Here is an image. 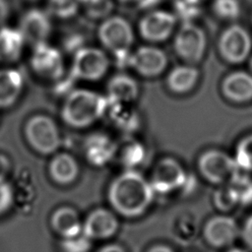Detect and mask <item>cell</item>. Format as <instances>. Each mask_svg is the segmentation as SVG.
I'll return each mask as SVG.
<instances>
[{
	"mask_svg": "<svg viewBox=\"0 0 252 252\" xmlns=\"http://www.w3.org/2000/svg\"><path fill=\"white\" fill-rule=\"evenodd\" d=\"M106 196L111 210L118 216L138 219L149 211L156 193L142 173L125 169L110 182Z\"/></svg>",
	"mask_w": 252,
	"mask_h": 252,
	"instance_id": "1",
	"label": "cell"
},
{
	"mask_svg": "<svg viewBox=\"0 0 252 252\" xmlns=\"http://www.w3.org/2000/svg\"><path fill=\"white\" fill-rule=\"evenodd\" d=\"M108 99L94 91L75 89L70 91L61 107V117L70 127L87 128L106 114Z\"/></svg>",
	"mask_w": 252,
	"mask_h": 252,
	"instance_id": "2",
	"label": "cell"
},
{
	"mask_svg": "<svg viewBox=\"0 0 252 252\" xmlns=\"http://www.w3.org/2000/svg\"><path fill=\"white\" fill-rule=\"evenodd\" d=\"M25 138L30 147L40 155H51L61 145L56 122L45 114H35L28 119L24 127Z\"/></svg>",
	"mask_w": 252,
	"mask_h": 252,
	"instance_id": "3",
	"label": "cell"
},
{
	"mask_svg": "<svg viewBox=\"0 0 252 252\" xmlns=\"http://www.w3.org/2000/svg\"><path fill=\"white\" fill-rule=\"evenodd\" d=\"M97 37L102 46L117 57L126 56L135 39L132 26L121 16L103 19L97 30Z\"/></svg>",
	"mask_w": 252,
	"mask_h": 252,
	"instance_id": "4",
	"label": "cell"
},
{
	"mask_svg": "<svg viewBox=\"0 0 252 252\" xmlns=\"http://www.w3.org/2000/svg\"><path fill=\"white\" fill-rule=\"evenodd\" d=\"M109 65V58L102 49L84 46L74 54L70 75L76 80L97 81L104 77Z\"/></svg>",
	"mask_w": 252,
	"mask_h": 252,
	"instance_id": "5",
	"label": "cell"
},
{
	"mask_svg": "<svg viewBox=\"0 0 252 252\" xmlns=\"http://www.w3.org/2000/svg\"><path fill=\"white\" fill-rule=\"evenodd\" d=\"M202 177L216 185L227 184L240 170L234 158L220 150H208L198 159Z\"/></svg>",
	"mask_w": 252,
	"mask_h": 252,
	"instance_id": "6",
	"label": "cell"
},
{
	"mask_svg": "<svg viewBox=\"0 0 252 252\" xmlns=\"http://www.w3.org/2000/svg\"><path fill=\"white\" fill-rule=\"evenodd\" d=\"M206 47V33L197 25L183 23L176 32L173 48L175 53L187 64L199 63L204 57Z\"/></svg>",
	"mask_w": 252,
	"mask_h": 252,
	"instance_id": "7",
	"label": "cell"
},
{
	"mask_svg": "<svg viewBox=\"0 0 252 252\" xmlns=\"http://www.w3.org/2000/svg\"><path fill=\"white\" fill-rule=\"evenodd\" d=\"M149 180L156 194L166 195L183 189L187 182V174L178 160L163 158L156 163Z\"/></svg>",
	"mask_w": 252,
	"mask_h": 252,
	"instance_id": "8",
	"label": "cell"
},
{
	"mask_svg": "<svg viewBox=\"0 0 252 252\" xmlns=\"http://www.w3.org/2000/svg\"><path fill=\"white\" fill-rule=\"evenodd\" d=\"M202 235L209 246L227 249L239 238L240 226L232 217L220 214L207 220L202 228Z\"/></svg>",
	"mask_w": 252,
	"mask_h": 252,
	"instance_id": "9",
	"label": "cell"
},
{
	"mask_svg": "<svg viewBox=\"0 0 252 252\" xmlns=\"http://www.w3.org/2000/svg\"><path fill=\"white\" fill-rule=\"evenodd\" d=\"M30 65L36 76L45 80H60L65 73V63L62 52L48 42L32 47Z\"/></svg>",
	"mask_w": 252,
	"mask_h": 252,
	"instance_id": "10",
	"label": "cell"
},
{
	"mask_svg": "<svg viewBox=\"0 0 252 252\" xmlns=\"http://www.w3.org/2000/svg\"><path fill=\"white\" fill-rule=\"evenodd\" d=\"M218 48L223 60L230 64H240L250 55L251 36L243 27L232 25L220 34Z\"/></svg>",
	"mask_w": 252,
	"mask_h": 252,
	"instance_id": "11",
	"label": "cell"
},
{
	"mask_svg": "<svg viewBox=\"0 0 252 252\" xmlns=\"http://www.w3.org/2000/svg\"><path fill=\"white\" fill-rule=\"evenodd\" d=\"M119 225L118 215L111 209L95 208L83 220V232L92 241H105L117 233Z\"/></svg>",
	"mask_w": 252,
	"mask_h": 252,
	"instance_id": "12",
	"label": "cell"
},
{
	"mask_svg": "<svg viewBox=\"0 0 252 252\" xmlns=\"http://www.w3.org/2000/svg\"><path fill=\"white\" fill-rule=\"evenodd\" d=\"M18 29L26 43L32 47L48 42L47 40L52 32L50 15L41 9H30L22 15Z\"/></svg>",
	"mask_w": 252,
	"mask_h": 252,
	"instance_id": "13",
	"label": "cell"
},
{
	"mask_svg": "<svg viewBox=\"0 0 252 252\" xmlns=\"http://www.w3.org/2000/svg\"><path fill=\"white\" fill-rule=\"evenodd\" d=\"M129 65L139 75L155 78L161 75L167 65L166 53L155 45H142L130 54Z\"/></svg>",
	"mask_w": 252,
	"mask_h": 252,
	"instance_id": "14",
	"label": "cell"
},
{
	"mask_svg": "<svg viewBox=\"0 0 252 252\" xmlns=\"http://www.w3.org/2000/svg\"><path fill=\"white\" fill-rule=\"evenodd\" d=\"M177 19L174 14L163 10L148 12L139 22V32L142 38L158 43L166 40L176 27Z\"/></svg>",
	"mask_w": 252,
	"mask_h": 252,
	"instance_id": "15",
	"label": "cell"
},
{
	"mask_svg": "<svg viewBox=\"0 0 252 252\" xmlns=\"http://www.w3.org/2000/svg\"><path fill=\"white\" fill-rule=\"evenodd\" d=\"M117 144L103 132L90 134L83 145L86 159L94 166L100 167L110 162L116 156Z\"/></svg>",
	"mask_w": 252,
	"mask_h": 252,
	"instance_id": "16",
	"label": "cell"
},
{
	"mask_svg": "<svg viewBox=\"0 0 252 252\" xmlns=\"http://www.w3.org/2000/svg\"><path fill=\"white\" fill-rule=\"evenodd\" d=\"M49 225L60 239L73 237L83 232V220L80 214L69 206L55 209L50 215Z\"/></svg>",
	"mask_w": 252,
	"mask_h": 252,
	"instance_id": "17",
	"label": "cell"
},
{
	"mask_svg": "<svg viewBox=\"0 0 252 252\" xmlns=\"http://www.w3.org/2000/svg\"><path fill=\"white\" fill-rule=\"evenodd\" d=\"M25 79L22 72L16 68H0V109L12 107L21 97Z\"/></svg>",
	"mask_w": 252,
	"mask_h": 252,
	"instance_id": "18",
	"label": "cell"
},
{
	"mask_svg": "<svg viewBox=\"0 0 252 252\" xmlns=\"http://www.w3.org/2000/svg\"><path fill=\"white\" fill-rule=\"evenodd\" d=\"M221 93L232 102L242 103L252 100V75L244 71L228 74L222 80Z\"/></svg>",
	"mask_w": 252,
	"mask_h": 252,
	"instance_id": "19",
	"label": "cell"
},
{
	"mask_svg": "<svg viewBox=\"0 0 252 252\" xmlns=\"http://www.w3.org/2000/svg\"><path fill=\"white\" fill-rule=\"evenodd\" d=\"M80 167L77 159L69 153L55 154L48 164L51 180L61 186H68L76 181Z\"/></svg>",
	"mask_w": 252,
	"mask_h": 252,
	"instance_id": "20",
	"label": "cell"
},
{
	"mask_svg": "<svg viewBox=\"0 0 252 252\" xmlns=\"http://www.w3.org/2000/svg\"><path fill=\"white\" fill-rule=\"evenodd\" d=\"M139 95V85L137 81L127 74H116L112 76L106 85V97L109 102L128 104Z\"/></svg>",
	"mask_w": 252,
	"mask_h": 252,
	"instance_id": "21",
	"label": "cell"
},
{
	"mask_svg": "<svg viewBox=\"0 0 252 252\" xmlns=\"http://www.w3.org/2000/svg\"><path fill=\"white\" fill-rule=\"evenodd\" d=\"M24 36L18 28L9 26L0 27V63L13 64L17 62L26 45Z\"/></svg>",
	"mask_w": 252,
	"mask_h": 252,
	"instance_id": "22",
	"label": "cell"
},
{
	"mask_svg": "<svg viewBox=\"0 0 252 252\" xmlns=\"http://www.w3.org/2000/svg\"><path fill=\"white\" fill-rule=\"evenodd\" d=\"M199 76V70L194 65H179L168 72L165 84L171 93L175 94H185L195 88Z\"/></svg>",
	"mask_w": 252,
	"mask_h": 252,
	"instance_id": "23",
	"label": "cell"
},
{
	"mask_svg": "<svg viewBox=\"0 0 252 252\" xmlns=\"http://www.w3.org/2000/svg\"><path fill=\"white\" fill-rule=\"evenodd\" d=\"M106 114L109 115L113 125L120 131L131 133L139 127L140 119L138 113L128 107L127 104L109 102Z\"/></svg>",
	"mask_w": 252,
	"mask_h": 252,
	"instance_id": "24",
	"label": "cell"
},
{
	"mask_svg": "<svg viewBox=\"0 0 252 252\" xmlns=\"http://www.w3.org/2000/svg\"><path fill=\"white\" fill-rule=\"evenodd\" d=\"M146 156L145 147L138 141L128 139L124 141L120 146L117 145L116 156L119 162L125 167V169H135Z\"/></svg>",
	"mask_w": 252,
	"mask_h": 252,
	"instance_id": "25",
	"label": "cell"
},
{
	"mask_svg": "<svg viewBox=\"0 0 252 252\" xmlns=\"http://www.w3.org/2000/svg\"><path fill=\"white\" fill-rule=\"evenodd\" d=\"M225 185L232 193L237 205H252V178H250L248 175L239 171Z\"/></svg>",
	"mask_w": 252,
	"mask_h": 252,
	"instance_id": "26",
	"label": "cell"
},
{
	"mask_svg": "<svg viewBox=\"0 0 252 252\" xmlns=\"http://www.w3.org/2000/svg\"><path fill=\"white\" fill-rule=\"evenodd\" d=\"M80 7V0H47L48 14L61 20L74 17Z\"/></svg>",
	"mask_w": 252,
	"mask_h": 252,
	"instance_id": "27",
	"label": "cell"
},
{
	"mask_svg": "<svg viewBox=\"0 0 252 252\" xmlns=\"http://www.w3.org/2000/svg\"><path fill=\"white\" fill-rule=\"evenodd\" d=\"M234 159L243 171H252V134L242 138L235 149Z\"/></svg>",
	"mask_w": 252,
	"mask_h": 252,
	"instance_id": "28",
	"label": "cell"
},
{
	"mask_svg": "<svg viewBox=\"0 0 252 252\" xmlns=\"http://www.w3.org/2000/svg\"><path fill=\"white\" fill-rule=\"evenodd\" d=\"M86 14L92 19L103 20L110 16L113 9L112 0H80Z\"/></svg>",
	"mask_w": 252,
	"mask_h": 252,
	"instance_id": "29",
	"label": "cell"
},
{
	"mask_svg": "<svg viewBox=\"0 0 252 252\" xmlns=\"http://www.w3.org/2000/svg\"><path fill=\"white\" fill-rule=\"evenodd\" d=\"M93 241L84 233L69 238L59 239L60 252H90Z\"/></svg>",
	"mask_w": 252,
	"mask_h": 252,
	"instance_id": "30",
	"label": "cell"
},
{
	"mask_svg": "<svg viewBox=\"0 0 252 252\" xmlns=\"http://www.w3.org/2000/svg\"><path fill=\"white\" fill-rule=\"evenodd\" d=\"M214 13L222 20H235L240 15V4L238 0H214Z\"/></svg>",
	"mask_w": 252,
	"mask_h": 252,
	"instance_id": "31",
	"label": "cell"
},
{
	"mask_svg": "<svg viewBox=\"0 0 252 252\" xmlns=\"http://www.w3.org/2000/svg\"><path fill=\"white\" fill-rule=\"evenodd\" d=\"M213 203L221 214L228 213L236 206H238L235 198L226 185L220 187L215 191L213 196Z\"/></svg>",
	"mask_w": 252,
	"mask_h": 252,
	"instance_id": "32",
	"label": "cell"
},
{
	"mask_svg": "<svg viewBox=\"0 0 252 252\" xmlns=\"http://www.w3.org/2000/svg\"><path fill=\"white\" fill-rule=\"evenodd\" d=\"M175 9L177 14L174 16L177 20H182L183 23H192V20L195 19L199 14V5L191 3L187 0H179L176 2Z\"/></svg>",
	"mask_w": 252,
	"mask_h": 252,
	"instance_id": "33",
	"label": "cell"
},
{
	"mask_svg": "<svg viewBox=\"0 0 252 252\" xmlns=\"http://www.w3.org/2000/svg\"><path fill=\"white\" fill-rule=\"evenodd\" d=\"M15 193L13 186L7 181L0 182V217L6 215L13 207Z\"/></svg>",
	"mask_w": 252,
	"mask_h": 252,
	"instance_id": "34",
	"label": "cell"
},
{
	"mask_svg": "<svg viewBox=\"0 0 252 252\" xmlns=\"http://www.w3.org/2000/svg\"><path fill=\"white\" fill-rule=\"evenodd\" d=\"M239 238L243 242L245 248L252 252V214L246 218L240 226Z\"/></svg>",
	"mask_w": 252,
	"mask_h": 252,
	"instance_id": "35",
	"label": "cell"
},
{
	"mask_svg": "<svg viewBox=\"0 0 252 252\" xmlns=\"http://www.w3.org/2000/svg\"><path fill=\"white\" fill-rule=\"evenodd\" d=\"M11 168L12 164L10 158L6 155L0 153V182L6 180L11 171Z\"/></svg>",
	"mask_w": 252,
	"mask_h": 252,
	"instance_id": "36",
	"label": "cell"
},
{
	"mask_svg": "<svg viewBox=\"0 0 252 252\" xmlns=\"http://www.w3.org/2000/svg\"><path fill=\"white\" fill-rule=\"evenodd\" d=\"M11 8L7 0H0V27L4 26L10 16Z\"/></svg>",
	"mask_w": 252,
	"mask_h": 252,
	"instance_id": "37",
	"label": "cell"
},
{
	"mask_svg": "<svg viewBox=\"0 0 252 252\" xmlns=\"http://www.w3.org/2000/svg\"><path fill=\"white\" fill-rule=\"evenodd\" d=\"M95 252H127V250L121 244L109 242L99 247Z\"/></svg>",
	"mask_w": 252,
	"mask_h": 252,
	"instance_id": "38",
	"label": "cell"
},
{
	"mask_svg": "<svg viewBox=\"0 0 252 252\" xmlns=\"http://www.w3.org/2000/svg\"><path fill=\"white\" fill-rule=\"evenodd\" d=\"M146 252H176V251L169 245L158 243L149 247Z\"/></svg>",
	"mask_w": 252,
	"mask_h": 252,
	"instance_id": "39",
	"label": "cell"
},
{
	"mask_svg": "<svg viewBox=\"0 0 252 252\" xmlns=\"http://www.w3.org/2000/svg\"><path fill=\"white\" fill-rule=\"evenodd\" d=\"M225 252H251L249 251L247 248L245 247H235V246H231L227 249H225Z\"/></svg>",
	"mask_w": 252,
	"mask_h": 252,
	"instance_id": "40",
	"label": "cell"
},
{
	"mask_svg": "<svg viewBox=\"0 0 252 252\" xmlns=\"http://www.w3.org/2000/svg\"><path fill=\"white\" fill-rule=\"evenodd\" d=\"M187 1H189L191 3H194V4H197V5H200L202 2H204L206 0H187Z\"/></svg>",
	"mask_w": 252,
	"mask_h": 252,
	"instance_id": "41",
	"label": "cell"
},
{
	"mask_svg": "<svg viewBox=\"0 0 252 252\" xmlns=\"http://www.w3.org/2000/svg\"><path fill=\"white\" fill-rule=\"evenodd\" d=\"M121 2H125V3H128V2H135V1H138V0H119Z\"/></svg>",
	"mask_w": 252,
	"mask_h": 252,
	"instance_id": "42",
	"label": "cell"
},
{
	"mask_svg": "<svg viewBox=\"0 0 252 252\" xmlns=\"http://www.w3.org/2000/svg\"><path fill=\"white\" fill-rule=\"evenodd\" d=\"M249 67H250V70H251V72H252V56H251V58H250V60H249Z\"/></svg>",
	"mask_w": 252,
	"mask_h": 252,
	"instance_id": "43",
	"label": "cell"
}]
</instances>
